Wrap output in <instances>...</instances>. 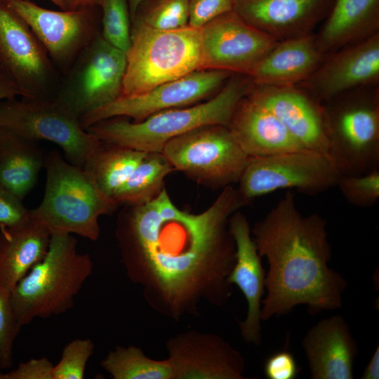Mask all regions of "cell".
<instances>
[{"mask_svg":"<svg viewBox=\"0 0 379 379\" xmlns=\"http://www.w3.org/2000/svg\"><path fill=\"white\" fill-rule=\"evenodd\" d=\"M246 204L229 185L210 207L194 214L177 208L164 188L149 201L121 212L116 237L122 262L155 310L178 319L194 314L202 300L218 306L227 302L236 259L229 220Z\"/></svg>","mask_w":379,"mask_h":379,"instance_id":"6da1fadb","label":"cell"},{"mask_svg":"<svg viewBox=\"0 0 379 379\" xmlns=\"http://www.w3.org/2000/svg\"><path fill=\"white\" fill-rule=\"evenodd\" d=\"M251 234L268 264L261 321L286 315L300 305L312 315L342 306L347 281L328 266L327 222L316 213L302 215L293 191L255 224Z\"/></svg>","mask_w":379,"mask_h":379,"instance_id":"7a4b0ae2","label":"cell"},{"mask_svg":"<svg viewBox=\"0 0 379 379\" xmlns=\"http://www.w3.org/2000/svg\"><path fill=\"white\" fill-rule=\"evenodd\" d=\"M251 88L247 80L233 78L203 103L163 110L139 121L110 118L86 131L105 144L161 153L169 140L193 129L208 125L227 127L237 106Z\"/></svg>","mask_w":379,"mask_h":379,"instance_id":"3957f363","label":"cell"},{"mask_svg":"<svg viewBox=\"0 0 379 379\" xmlns=\"http://www.w3.org/2000/svg\"><path fill=\"white\" fill-rule=\"evenodd\" d=\"M46 182L31 218L51 235L77 234L96 241L98 219L114 213L118 204L106 195L83 168L65 161L57 149L46 154Z\"/></svg>","mask_w":379,"mask_h":379,"instance_id":"277c9868","label":"cell"},{"mask_svg":"<svg viewBox=\"0 0 379 379\" xmlns=\"http://www.w3.org/2000/svg\"><path fill=\"white\" fill-rule=\"evenodd\" d=\"M88 253L77 249L72 234L51 236L48 251L16 284L11 300L19 326L72 309L74 298L93 272Z\"/></svg>","mask_w":379,"mask_h":379,"instance_id":"5b68a950","label":"cell"},{"mask_svg":"<svg viewBox=\"0 0 379 379\" xmlns=\"http://www.w3.org/2000/svg\"><path fill=\"white\" fill-rule=\"evenodd\" d=\"M121 95L145 93L201 67L200 29L160 30L131 20Z\"/></svg>","mask_w":379,"mask_h":379,"instance_id":"8992f818","label":"cell"},{"mask_svg":"<svg viewBox=\"0 0 379 379\" xmlns=\"http://www.w3.org/2000/svg\"><path fill=\"white\" fill-rule=\"evenodd\" d=\"M323 106L328 155L342 174L379 168V105L375 95L339 96Z\"/></svg>","mask_w":379,"mask_h":379,"instance_id":"52a82bcc","label":"cell"},{"mask_svg":"<svg viewBox=\"0 0 379 379\" xmlns=\"http://www.w3.org/2000/svg\"><path fill=\"white\" fill-rule=\"evenodd\" d=\"M0 128L29 140L54 142L63 150L68 162L81 168L102 143L55 98L1 101Z\"/></svg>","mask_w":379,"mask_h":379,"instance_id":"ba28073f","label":"cell"},{"mask_svg":"<svg viewBox=\"0 0 379 379\" xmlns=\"http://www.w3.org/2000/svg\"><path fill=\"white\" fill-rule=\"evenodd\" d=\"M341 174L327 154L302 149L249 157L237 189L247 204L284 189L316 194L336 186Z\"/></svg>","mask_w":379,"mask_h":379,"instance_id":"9c48e42d","label":"cell"},{"mask_svg":"<svg viewBox=\"0 0 379 379\" xmlns=\"http://www.w3.org/2000/svg\"><path fill=\"white\" fill-rule=\"evenodd\" d=\"M161 153L175 168L215 187L238 182L249 157L227 126L208 125L169 140Z\"/></svg>","mask_w":379,"mask_h":379,"instance_id":"30bf717a","label":"cell"},{"mask_svg":"<svg viewBox=\"0 0 379 379\" xmlns=\"http://www.w3.org/2000/svg\"><path fill=\"white\" fill-rule=\"evenodd\" d=\"M126 55L100 33L61 78L55 98L79 119L121 95Z\"/></svg>","mask_w":379,"mask_h":379,"instance_id":"8fae6325","label":"cell"},{"mask_svg":"<svg viewBox=\"0 0 379 379\" xmlns=\"http://www.w3.org/2000/svg\"><path fill=\"white\" fill-rule=\"evenodd\" d=\"M0 65L21 98L55 97L61 74L29 25L5 2L0 4Z\"/></svg>","mask_w":379,"mask_h":379,"instance_id":"7c38bea8","label":"cell"},{"mask_svg":"<svg viewBox=\"0 0 379 379\" xmlns=\"http://www.w3.org/2000/svg\"><path fill=\"white\" fill-rule=\"evenodd\" d=\"M29 25L62 77L100 33V8L55 11L29 0H4Z\"/></svg>","mask_w":379,"mask_h":379,"instance_id":"4fadbf2b","label":"cell"},{"mask_svg":"<svg viewBox=\"0 0 379 379\" xmlns=\"http://www.w3.org/2000/svg\"><path fill=\"white\" fill-rule=\"evenodd\" d=\"M231 74L215 69L197 70L143 93L120 95L82 116L80 124L86 130L95 123L114 117H130L139 121L163 110L192 105L218 91Z\"/></svg>","mask_w":379,"mask_h":379,"instance_id":"5bb4252c","label":"cell"},{"mask_svg":"<svg viewBox=\"0 0 379 379\" xmlns=\"http://www.w3.org/2000/svg\"><path fill=\"white\" fill-rule=\"evenodd\" d=\"M199 29L200 69L222 70L248 76L278 43L234 11L215 18Z\"/></svg>","mask_w":379,"mask_h":379,"instance_id":"9a60e30c","label":"cell"},{"mask_svg":"<svg viewBox=\"0 0 379 379\" xmlns=\"http://www.w3.org/2000/svg\"><path fill=\"white\" fill-rule=\"evenodd\" d=\"M158 167L155 152L102 142L83 169L114 201L143 195L154 184Z\"/></svg>","mask_w":379,"mask_h":379,"instance_id":"2e32d148","label":"cell"},{"mask_svg":"<svg viewBox=\"0 0 379 379\" xmlns=\"http://www.w3.org/2000/svg\"><path fill=\"white\" fill-rule=\"evenodd\" d=\"M174 379H244V359L225 339L187 331L166 343Z\"/></svg>","mask_w":379,"mask_h":379,"instance_id":"e0dca14e","label":"cell"},{"mask_svg":"<svg viewBox=\"0 0 379 379\" xmlns=\"http://www.w3.org/2000/svg\"><path fill=\"white\" fill-rule=\"evenodd\" d=\"M272 112L307 149L328 154V136L323 106L292 86L256 85L247 93Z\"/></svg>","mask_w":379,"mask_h":379,"instance_id":"ac0fdd59","label":"cell"},{"mask_svg":"<svg viewBox=\"0 0 379 379\" xmlns=\"http://www.w3.org/2000/svg\"><path fill=\"white\" fill-rule=\"evenodd\" d=\"M229 229L235 244L236 259L227 281L239 287L248 304L246 318L239 322L241 335L246 343L258 345L262 340L261 305L266 272L246 217L236 211L230 218Z\"/></svg>","mask_w":379,"mask_h":379,"instance_id":"d6986e66","label":"cell"},{"mask_svg":"<svg viewBox=\"0 0 379 379\" xmlns=\"http://www.w3.org/2000/svg\"><path fill=\"white\" fill-rule=\"evenodd\" d=\"M379 77V36L375 33L350 44L319 66L310 77L314 100L330 101Z\"/></svg>","mask_w":379,"mask_h":379,"instance_id":"ffe728a7","label":"cell"},{"mask_svg":"<svg viewBox=\"0 0 379 379\" xmlns=\"http://www.w3.org/2000/svg\"><path fill=\"white\" fill-rule=\"evenodd\" d=\"M312 379H353L358 354L350 326L341 315L323 319L302 341Z\"/></svg>","mask_w":379,"mask_h":379,"instance_id":"44dd1931","label":"cell"},{"mask_svg":"<svg viewBox=\"0 0 379 379\" xmlns=\"http://www.w3.org/2000/svg\"><path fill=\"white\" fill-rule=\"evenodd\" d=\"M333 0H236L234 11L277 40L308 34L328 13Z\"/></svg>","mask_w":379,"mask_h":379,"instance_id":"7402d4cb","label":"cell"},{"mask_svg":"<svg viewBox=\"0 0 379 379\" xmlns=\"http://www.w3.org/2000/svg\"><path fill=\"white\" fill-rule=\"evenodd\" d=\"M227 128L249 157L305 149L272 112L248 94L239 102Z\"/></svg>","mask_w":379,"mask_h":379,"instance_id":"603a6c76","label":"cell"},{"mask_svg":"<svg viewBox=\"0 0 379 379\" xmlns=\"http://www.w3.org/2000/svg\"><path fill=\"white\" fill-rule=\"evenodd\" d=\"M321 54L309 34L286 39L278 42L248 76L255 85L292 86L312 75Z\"/></svg>","mask_w":379,"mask_h":379,"instance_id":"cb8c5ba5","label":"cell"},{"mask_svg":"<svg viewBox=\"0 0 379 379\" xmlns=\"http://www.w3.org/2000/svg\"><path fill=\"white\" fill-rule=\"evenodd\" d=\"M50 233L31 217L15 226L0 225V289L11 295L18 281L46 255Z\"/></svg>","mask_w":379,"mask_h":379,"instance_id":"d4e9b609","label":"cell"},{"mask_svg":"<svg viewBox=\"0 0 379 379\" xmlns=\"http://www.w3.org/2000/svg\"><path fill=\"white\" fill-rule=\"evenodd\" d=\"M318 39L322 52L372 35L379 22V0H333Z\"/></svg>","mask_w":379,"mask_h":379,"instance_id":"484cf974","label":"cell"},{"mask_svg":"<svg viewBox=\"0 0 379 379\" xmlns=\"http://www.w3.org/2000/svg\"><path fill=\"white\" fill-rule=\"evenodd\" d=\"M45 159L37 141L0 128V185L21 200L36 185Z\"/></svg>","mask_w":379,"mask_h":379,"instance_id":"4316f807","label":"cell"},{"mask_svg":"<svg viewBox=\"0 0 379 379\" xmlns=\"http://www.w3.org/2000/svg\"><path fill=\"white\" fill-rule=\"evenodd\" d=\"M100 366L114 379H174L168 359H152L135 346L116 347L101 361Z\"/></svg>","mask_w":379,"mask_h":379,"instance_id":"83f0119b","label":"cell"},{"mask_svg":"<svg viewBox=\"0 0 379 379\" xmlns=\"http://www.w3.org/2000/svg\"><path fill=\"white\" fill-rule=\"evenodd\" d=\"M189 0H145L131 20L156 29L171 30L188 25Z\"/></svg>","mask_w":379,"mask_h":379,"instance_id":"f1b7e54d","label":"cell"},{"mask_svg":"<svg viewBox=\"0 0 379 379\" xmlns=\"http://www.w3.org/2000/svg\"><path fill=\"white\" fill-rule=\"evenodd\" d=\"M100 34L113 46L126 53L131 44V19L127 0H102Z\"/></svg>","mask_w":379,"mask_h":379,"instance_id":"f546056e","label":"cell"},{"mask_svg":"<svg viewBox=\"0 0 379 379\" xmlns=\"http://www.w3.org/2000/svg\"><path fill=\"white\" fill-rule=\"evenodd\" d=\"M336 186L350 204L372 207L379 199V168L361 175L341 174Z\"/></svg>","mask_w":379,"mask_h":379,"instance_id":"4dcf8cb0","label":"cell"},{"mask_svg":"<svg viewBox=\"0 0 379 379\" xmlns=\"http://www.w3.org/2000/svg\"><path fill=\"white\" fill-rule=\"evenodd\" d=\"M94 349V343L90 338H77L68 343L62 350L60 360L53 366V379H83Z\"/></svg>","mask_w":379,"mask_h":379,"instance_id":"1f68e13d","label":"cell"},{"mask_svg":"<svg viewBox=\"0 0 379 379\" xmlns=\"http://www.w3.org/2000/svg\"><path fill=\"white\" fill-rule=\"evenodd\" d=\"M11 295L0 289V368L9 369L13 364V345L20 330Z\"/></svg>","mask_w":379,"mask_h":379,"instance_id":"d6a6232c","label":"cell"},{"mask_svg":"<svg viewBox=\"0 0 379 379\" xmlns=\"http://www.w3.org/2000/svg\"><path fill=\"white\" fill-rule=\"evenodd\" d=\"M236 0H189L188 25L200 28L215 18L234 11Z\"/></svg>","mask_w":379,"mask_h":379,"instance_id":"836d02e7","label":"cell"},{"mask_svg":"<svg viewBox=\"0 0 379 379\" xmlns=\"http://www.w3.org/2000/svg\"><path fill=\"white\" fill-rule=\"evenodd\" d=\"M263 372L268 379H294L300 371L293 354L281 350L273 353L266 359Z\"/></svg>","mask_w":379,"mask_h":379,"instance_id":"e575fe53","label":"cell"},{"mask_svg":"<svg viewBox=\"0 0 379 379\" xmlns=\"http://www.w3.org/2000/svg\"><path fill=\"white\" fill-rule=\"evenodd\" d=\"M22 201L0 185V225L15 226L29 218L30 210L22 204Z\"/></svg>","mask_w":379,"mask_h":379,"instance_id":"d590c367","label":"cell"},{"mask_svg":"<svg viewBox=\"0 0 379 379\" xmlns=\"http://www.w3.org/2000/svg\"><path fill=\"white\" fill-rule=\"evenodd\" d=\"M53 364L46 357L21 362L13 370L5 373V379H53Z\"/></svg>","mask_w":379,"mask_h":379,"instance_id":"8d00e7d4","label":"cell"},{"mask_svg":"<svg viewBox=\"0 0 379 379\" xmlns=\"http://www.w3.org/2000/svg\"><path fill=\"white\" fill-rule=\"evenodd\" d=\"M22 97V93L10 75L0 65V102Z\"/></svg>","mask_w":379,"mask_h":379,"instance_id":"74e56055","label":"cell"},{"mask_svg":"<svg viewBox=\"0 0 379 379\" xmlns=\"http://www.w3.org/2000/svg\"><path fill=\"white\" fill-rule=\"evenodd\" d=\"M361 379H378L379 378V347L377 346L364 373Z\"/></svg>","mask_w":379,"mask_h":379,"instance_id":"f35d334b","label":"cell"},{"mask_svg":"<svg viewBox=\"0 0 379 379\" xmlns=\"http://www.w3.org/2000/svg\"><path fill=\"white\" fill-rule=\"evenodd\" d=\"M66 10L81 8L100 7L102 0H63Z\"/></svg>","mask_w":379,"mask_h":379,"instance_id":"ab89813d","label":"cell"},{"mask_svg":"<svg viewBox=\"0 0 379 379\" xmlns=\"http://www.w3.org/2000/svg\"><path fill=\"white\" fill-rule=\"evenodd\" d=\"M128 6H129V11H130V15H131V19L134 15L137 8L138 6L143 2L145 0H127Z\"/></svg>","mask_w":379,"mask_h":379,"instance_id":"60d3db41","label":"cell"},{"mask_svg":"<svg viewBox=\"0 0 379 379\" xmlns=\"http://www.w3.org/2000/svg\"><path fill=\"white\" fill-rule=\"evenodd\" d=\"M55 6H58L61 10H66L63 0H48Z\"/></svg>","mask_w":379,"mask_h":379,"instance_id":"b9f144b4","label":"cell"},{"mask_svg":"<svg viewBox=\"0 0 379 379\" xmlns=\"http://www.w3.org/2000/svg\"><path fill=\"white\" fill-rule=\"evenodd\" d=\"M0 379H5V373L0 371Z\"/></svg>","mask_w":379,"mask_h":379,"instance_id":"7bdbcfd3","label":"cell"},{"mask_svg":"<svg viewBox=\"0 0 379 379\" xmlns=\"http://www.w3.org/2000/svg\"><path fill=\"white\" fill-rule=\"evenodd\" d=\"M4 0H0V4L4 3Z\"/></svg>","mask_w":379,"mask_h":379,"instance_id":"ee69618b","label":"cell"}]
</instances>
